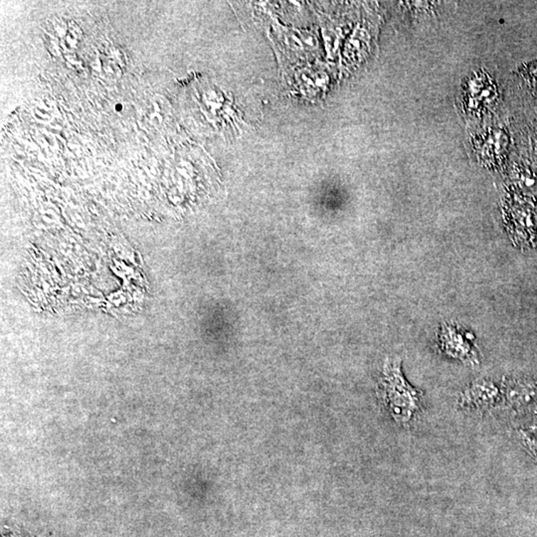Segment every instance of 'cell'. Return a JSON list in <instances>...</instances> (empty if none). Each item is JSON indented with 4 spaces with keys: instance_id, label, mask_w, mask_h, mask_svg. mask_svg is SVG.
<instances>
[{
    "instance_id": "5b68a950",
    "label": "cell",
    "mask_w": 537,
    "mask_h": 537,
    "mask_svg": "<svg viewBox=\"0 0 537 537\" xmlns=\"http://www.w3.org/2000/svg\"><path fill=\"white\" fill-rule=\"evenodd\" d=\"M529 446H531V449L537 454V441L529 442Z\"/></svg>"
},
{
    "instance_id": "277c9868",
    "label": "cell",
    "mask_w": 537,
    "mask_h": 537,
    "mask_svg": "<svg viewBox=\"0 0 537 537\" xmlns=\"http://www.w3.org/2000/svg\"><path fill=\"white\" fill-rule=\"evenodd\" d=\"M534 391L536 386L531 383H509L506 387V399L511 403L526 401L527 398L533 396Z\"/></svg>"
},
{
    "instance_id": "3957f363",
    "label": "cell",
    "mask_w": 537,
    "mask_h": 537,
    "mask_svg": "<svg viewBox=\"0 0 537 537\" xmlns=\"http://www.w3.org/2000/svg\"><path fill=\"white\" fill-rule=\"evenodd\" d=\"M499 396V388L491 380L477 379L472 383L459 398V407L467 410L491 409L496 404Z\"/></svg>"
},
{
    "instance_id": "6da1fadb",
    "label": "cell",
    "mask_w": 537,
    "mask_h": 537,
    "mask_svg": "<svg viewBox=\"0 0 537 537\" xmlns=\"http://www.w3.org/2000/svg\"><path fill=\"white\" fill-rule=\"evenodd\" d=\"M399 357L387 358L383 365L377 394L385 411L400 426L411 424L421 411L422 392L405 379Z\"/></svg>"
},
{
    "instance_id": "7a4b0ae2",
    "label": "cell",
    "mask_w": 537,
    "mask_h": 537,
    "mask_svg": "<svg viewBox=\"0 0 537 537\" xmlns=\"http://www.w3.org/2000/svg\"><path fill=\"white\" fill-rule=\"evenodd\" d=\"M472 335H462L454 325H443L439 335L440 349L447 357L470 365L479 364L476 350L470 343Z\"/></svg>"
}]
</instances>
